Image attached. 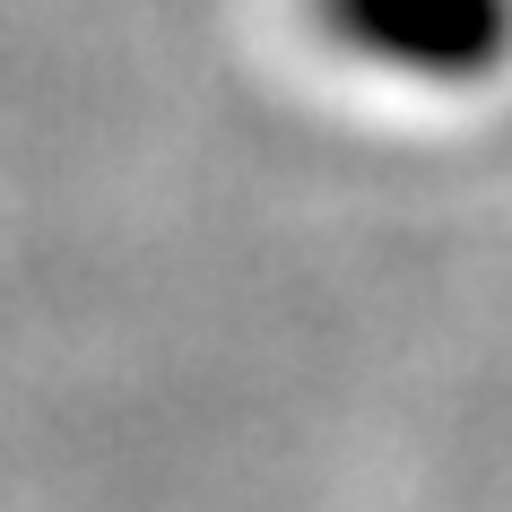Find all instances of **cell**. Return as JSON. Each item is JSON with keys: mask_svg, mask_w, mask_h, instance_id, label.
Instances as JSON below:
<instances>
[{"mask_svg": "<svg viewBox=\"0 0 512 512\" xmlns=\"http://www.w3.org/2000/svg\"><path fill=\"white\" fill-rule=\"evenodd\" d=\"M348 53L417 87H478L512 61V0H322Z\"/></svg>", "mask_w": 512, "mask_h": 512, "instance_id": "obj_1", "label": "cell"}]
</instances>
